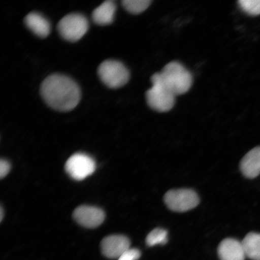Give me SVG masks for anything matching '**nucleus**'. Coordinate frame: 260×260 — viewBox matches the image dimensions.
I'll use <instances>...</instances> for the list:
<instances>
[{"instance_id":"1","label":"nucleus","mask_w":260,"mask_h":260,"mask_svg":"<svg viewBox=\"0 0 260 260\" xmlns=\"http://www.w3.org/2000/svg\"><path fill=\"white\" fill-rule=\"evenodd\" d=\"M40 91L45 103L57 111H71L81 100L79 86L70 77L62 74L47 77L41 84Z\"/></svg>"},{"instance_id":"2","label":"nucleus","mask_w":260,"mask_h":260,"mask_svg":"<svg viewBox=\"0 0 260 260\" xmlns=\"http://www.w3.org/2000/svg\"><path fill=\"white\" fill-rule=\"evenodd\" d=\"M162 83L175 96L188 92L192 84V76L183 65L172 61L159 73Z\"/></svg>"},{"instance_id":"3","label":"nucleus","mask_w":260,"mask_h":260,"mask_svg":"<svg viewBox=\"0 0 260 260\" xmlns=\"http://www.w3.org/2000/svg\"><path fill=\"white\" fill-rule=\"evenodd\" d=\"M152 86L146 93L148 105L159 112L170 111L174 106L175 95L166 86L159 73L152 76Z\"/></svg>"},{"instance_id":"4","label":"nucleus","mask_w":260,"mask_h":260,"mask_svg":"<svg viewBox=\"0 0 260 260\" xmlns=\"http://www.w3.org/2000/svg\"><path fill=\"white\" fill-rule=\"evenodd\" d=\"M98 74L102 82L111 89H118L125 85L129 79V71L122 63L107 60L100 64Z\"/></svg>"},{"instance_id":"5","label":"nucleus","mask_w":260,"mask_h":260,"mask_svg":"<svg viewBox=\"0 0 260 260\" xmlns=\"http://www.w3.org/2000/svg\"><path fill=\"white\" fill-rule=\"evenodd\" d=\"M89 21L83 15L71 14L58 22L57 30L64 40L75 42L81 40L89 30Z\"/></svg>"},{"instance_id":"6","label":"nucleus","mask_w":260,"mask_h":260,"mask_svg":"<svg viewBox=\"0 0 260 260\" xmlns=\"http://www.w3.org/2000/svg\"><path fill=\"white\" fill-rule=\"evenodd\" d=\"M164 200L169 209L177 212L189 211L200 203L197 193L191 189L168 191L165 195Z\"/></svg>"},{"instance_id":"7","label":"nucleus","mask_w":260,"mask_h":260,"mask_svg":"<svg viewBox=\"0 0 260 260\" xmlns=\"http://www.w3.org/2000/svg\"><path fill=\"white\" fill-rule=\"evenodd\" d=\"M64 168L71 178L77 181H81L95 172L96 164L89 155L77 153L68 158Z\"/></svg>"},{"instance_id":"8","label":"nucleus","mask_w":260,"mask_h":260,"mask_svg":"<svg viewBox=\"0 0 260 260\" xmlns=\"http://www.w3.org/2000/svg\"><path fill=\"white\" fill-rule=\"evenodd\" d=\"M105 213L99 208L81 206L73 213V217L80 225L87 229H95L102 225L105 219Z\"/></svg>"},{"instance_id":"9","label":"nucleus","mask_w":260,"mask_h":260,"mask_svg":"<svg viewBox=\"0 0 260 260\" xmlns=\"http://www.w3.org/2000/svg\"><path fill=\"white\" fill-rule=\"evenodd\" d=\"M129 249H131L129 240L122 235L106 237L101 243L103 254L110 259L119 258Z\"/></svg>"},{"instance_id":"10","label":"nucleus","mask_w":260,"mask_h":260,"mask_svg":"<svg viewBox=\"0 0 260 260\" xmlns=\"http://www.w3.org/2000/svg\"><path fill=\"white\" fill-rule=\"evenodd\" d=\"M217 252L220 260H245L246 256L242 243L234 239L222 240Z\"/></svg>"},{"instance_id":"11","label":"nucleus","mask_w":260,"mask_h":260,"mask_svg":"<svg viewBox=\"0 0 260 260\" xmlns=\"http://www.w3.org/2000/svg\"><path fill=\"white\" fill-rule=\"evenodd\" d=\"M24 23L38 37L45 38L50 34V21L40 13L32 12L28 14L24 18Z\"/></svg>"},{"instance_id":"12","label":"nucleus","mask_w":260,"mask_h":260,"mask_svg":"<svg viewBox=\"0 0 260 260\" xmlns=\"http://www.w3.org/2000/svg\"><path fill=\"white\" fill-rule=\"evenodd\" d=\"M240 170L248 178H254L260 174V146L251 149L240 162Z\"/></svg>"},{"instance_id":"13","label":"nucleus","mask_w":260,"mask_h":260,"mask_svg":"<svg viewBox=\"0 0 260 260\" xmlns=\"http://www.w3.org/2000/svg\"><path fill=\"white\" fill-rule=\"evenodd\" d=\"M116 10L115 2L109 0L102 3L92 12L93 21L97 25H106L112 24Z\"/></svg>"},{"instance_id":"14","label":"nucleus","mask_w":260,"mask_h":260,"mask_svg":"<svg viewBox=\"0 0 260 260\" xmlns=\"http://www.w3.org/2000/svg\"><path fill=\"white\" fill-rule=\"evenodd\" d=\"M242 243L246 256L252 260H260V234L250 233Z\"/></svg>"},{"instance_id":"15","label":"nucleus","mask_w":260,"mask_h":260,"mask_svg":"<svg viewBox=\"0 0 260 260\" xmlns=\"http://www.w3.org/2000/svg\"><path fill=\"white\" fill-rule=\"evenodd\" d=\"M150 0H123L122 6L132 14H139L144 12L150 6Z\"/></svg>"},{"instance_id":"16","label":"nucleus","mask_w":260,"mask_h":260,"mask_svg":"<svg viewBox=\"0 0 260 260\" xmlns=\"http://www.w3.org/2000/svg\"><path fill=\"white\" fill-rule=\"evenodd\" d=\"M146 242L149 246L165 245L168 242V232L162 229H155L146 237Z\"/></svg>"},{"instance_id":"17","label":"nucleus","mask_w":260,"mask_h":260,"mask_svg":"<svg viewBox=\"0 0 260 260\" xmlns=\"http://www.w3.org/2000/svg\"><path fill=\"white\" fill-rule=\"evenodd\" d=\"M240 8L247 14L252 16L260 15V0H240Z\"/></svg>"},{"instance_id":"18","label":"nucleus","mask_w":260,"mask_h":260,"mask_svg":"<svg viewBox=\"0 0 260 260\" xmlns=\"http://www.w3.org/2000/svg\"><path fill=\"white\" fill-rule=\"evenodd\" d=\"M141 253L137 249H129L122 254L118 260H138L141 257Z\"/></svg>"},{"instance_id":"19","label":"nucleus","mask_w":260,"mask_h":260,"mask_svg":"<svg viewBox=\"0 0 260 260\" xmlns=\"http://www.w3.org/2000/svg\"><path fill=\"white\" fill-rule=\"evenodd\" d=\"M11 170V165L6 160L2 159L0 161V177L3 178L9 174Z\"/></svg>"},{"instance_id":"20","label":"nucleus","mask_w":260,"mask_h":260,"mask_svg":"<svg viewBox=\"0 0 260 260\" xmlns=\"http://www.w3.org/2000/svg\"><path fill=\"white\" fill-rule=\"evenodd\" d=\"M0 214H1V215H0V217H1V221L3 220V210L2 208H1V211H0Z\"/></svg>"}]
</instances>
